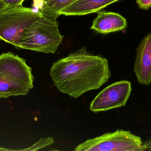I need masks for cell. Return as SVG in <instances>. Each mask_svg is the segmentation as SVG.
<instances>
[{
    "label": "cell",
    "instance_id": "15",
    "mask_svg": "<svg viewBox=\"0 0 151 151\" xmlns=\"http://www.w3.org/2000/svg\"><path fill=\"white\" fill-rule=\"evenodd\" d=\"M8 7H9L6 4L4 3L1 0H0V12H1L2 11L7 9Z\"/></svg>",
    "mask_w": 151,
    "mask_h": 151
},
{
    "label": "cell",
    "instance_id": "2",
    "mask_svg": "<svg viewBox=\"0 0 151 151\" xmlns=\"http://www.w3.org/2000/svg\"><path fill=\"white\" fill-rule=\"evenodd\" d=\"M34 79L25 59L11 52L0 55V98L27 95Z\"/></svg>",
    "mask_w": 151,
    "mask_h": 151
},
{
    "label": "cell",
    "instance_id": "7",
    "mask_svg": "<svg viewBox=\"0 0 151 151\" xmlns=\"http://www.w3.org/2000/svg\"><path fill=\"white\" fill-rule=\"evenodd\" d=\"M134 72L141 85L151 84V33L146 35L137 49Z\"/></svg>",
    "mask_w": 151,
    "mask_h": 151
},
{
    "label": "cell",
    "instance_id": "14",
    "mask_svg": "<svg viewBox=\"0 0 151 151\" xmlns=\"http://www.w3.org/2000/svg\"><path fill=\"white\" fill-rule=\"evenodd\" d=\"M145 151L149 150L151 151V139L146 142H143Z\"/></svg>",
    "mask_w": 151,
    "mask_h": 151
},
{
    "label": "cell",
    "instance_id": "9",
    "mask_svg": "<svg viewBox=\"0 0 151 151\" xmlns=\"http://www.w3.org/2000/svg\"><path fill=\"white\" fill-rule=\"evenodd\" d=\"M120 0H77L61 11L59 15L82 16L98 12L107 5Z\"/></svg>",
    "mask_w": 151,
    "mask_h": 151
},
{
    "label": "cell",
    "instance_id": "11",
    "mask_svg": "<svg viewBox=\"0 0 151 151\" xmlns=\"http://www.w3.org/2000/svg\"><path fill=\"white\" fill-rule=\"evenodd\" d=\"M54 138L52 137H47V138H42L38 141L36 143L32 145L31 147L27 149L24 150H15V151H36L40 150L42 148H45L49 146L54 142Z\"/></svg>",
    "mask_w": 151,
    "mask_h": 151
},
{
    "label": "cell",
    "instance_id": "13",
    "mask_svg": "<svg viewBox=\"0 0 151 151\" xmlns=\"http://www.w3.org/2000/svg\"><path fill=\"white\" fill-rule=\"evenodd\" d=\"M6 4L9 7H16L22 5L23 2L25 0H1Z\"/></svg>",
    "mask_w": 151,
    "mask_h": 151
},
{
    "label": "cell",
    "instance_id": "16",
    "mask_svg": "<svg viewBox=\"0 0 151 151\" xmlns=\"http://www.w3.org/2000/svg\"><path fill=\"white\" fill-rule=\"evenodd\" d=\"M12 151V150L5 149V148H0V151Z\"/></svg>",
    "mask_w": 151,
    "mask_h": 151
},
{
    "label": "cell",
    "instance_id": "10",
    "mask_svg": "<svg viewBox=\"0 0 151 151\" xmlns=\"http://www.w3.org/2000/svg\"><path fill=\"white\" fill-rule=\"evenodd\" d=\"M77 0H33L32 8L42 14L58 17L63 9L70 6Z\"/></svg>",
    "mask_w": 151,
    "mask_h": 151
},
{
    "label": "cell",
    "instance_id": "6",
    "mask_svg": "<svg viewBox=\"0 0 151 151\" xmlns=\"http://www.w3.org/2000/svg\"><path fill=\"white\" fill-rule=\"evenodd\" d=\"M132 90L131 82L128 81L114 82L96 97L91 103L90 110L98 113L125 106Z\"/></svg>",
    "mask_w": 151,
    "mask_h": 151
},
{
    "label": "cell",
    "instance_id": "1",
    "mask_svg": "<svg viewBox=\"0 0 151 151\" xmlns=\"http://www.w3.org/2000/svg\"><path fill=\"white\" fill-rule=\"evenodd\" d=\"M50 74L59 91L74 98L98 89L111 76L106 58L83 49L55 62Z\"/></svg>",
    "mask_w": 151,
    "mask_h": 151
},
{
    "label": "cell",
    "instance_id": "5",
    "mask_svg": "<svg viewBox=\"0 0 151 151\" xmlns=\"http://www.w3.org/2000/svg\"><path fill=\"white\" fill-rule=\"evenodd\" d=\"M75 151H144L140 137L130 131L118 129L87 140L76 148Z\"/></svg>",
    "mask_w": 151,
    "mask_h": 151
},
{
    "label": "cell",
    "instance_id": "8",
    "mask_svg": "<svg viewBox=\"0 0 151 151\" xmlns=\"http://www.w3.org/2000/svg\"><path fill=\"white\" fill-rule=\"evenodd\" d=\"M98 16L93 21L91 29L102 34H107L126 29L127 20L119 13L111 12H98Z\"/></svg>",
    "mask_w": 151,
    "mask_h": 151
},
{
    "label": "cell",
    "instance_id": "12",
    "mask_svg": "<svg viewBox=\"0 0 151 151\" xmlns=\"http://www.w3.org/2000/svg\"><path fill=\"white\" fill-rule=\"evenodd\" d=\"M136 3L142 9L148 10L151 7V0H136Z\"/></svg>",
    "mask_w": 151,
    "mask_h": 151
},
{
    "label": "cell",
    "instance_id": "3",
    "mask_svg": "<svg viewBox=\"0 0 151 151\" xmlns=\"http://www.w3.org/2000/svg\"><path fill=\"white\" fill-rule=\"evenodd\" d=\"M57 19L42 14L41 17L24 31L20 39L19 48L55 54L63 38L58 29Z\"/></svg>",
    "mask_w": 151,
    "mask_h": 151
},
{
    "label": "cell",
    "instance_id": "4",
    "mask_svg": "<svg viewBox=\"0 0 151 151\" xmlns=\"http://www.w3.org/2000/svg\"><path fill=\"white\" fill-rule=\"evenodd\" d=\"M42 16L40 12L33 8L22 5L8 7L0 12V40L19 48L24 30Z\"/></svg>",
    "mask_w": 151,
    "mask_h": 151
}]
</instances>
